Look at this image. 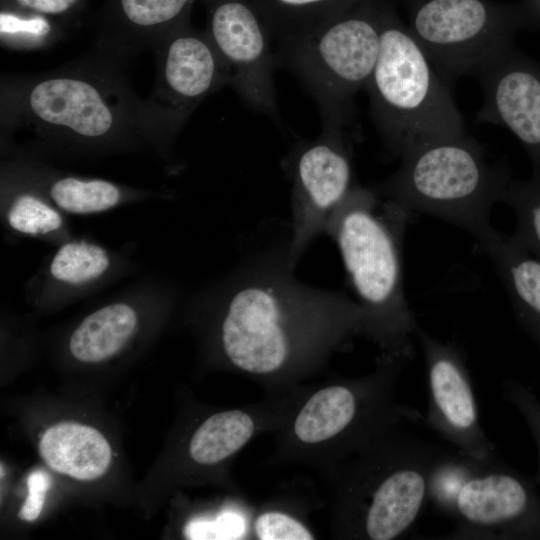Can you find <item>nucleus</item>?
Wrapping results in <instances>:
<instances>
[{"mask_svg": "<svg viewBox=\"0 0 540 540\" xmlns=\"http://www.w3.org/2000/svg\"><path fill=\"white\" fill-rule=\"evenodd\" d=\"M348 8L312 29L276 42L278 65L290 69L317 101L323 126L345 129L354 97L365 89L377 63L382 14L365 5Z\"/></svg>", "mask_w": 540, "mask_h": 540, "instance_id": "423d86ee", "label": "nucleus"}, {"mask_svg": "<svg viewBox=\"0 0 540 540\" xmlns=\"http://www.w3.org/2000/svg\"><path fill=\"white\" fill-rule=\"evenodd\" d=\"M192 0H120L130 34L122 50V57L143 48H156L170 32L168 25L177 20Z\"/></svg>", "mask_w": 540, "mask_h": 540, "instance_id": "4be33fe9", "label": "nucleus"}, {"mask_svg": "<svg viewBox=\"0 0 540 540\" xmlns=\"http://www.w3.org/2000/svg\"><path fill=\"white\" fill-rule=\"evenodd\" d=\"M255 531L261 540H311L312 534L300 522L280 512H266L258 517Z\"/></svg>", "mask_w": 540, "mask_h": 540, "instance_id": "cd10ccee", "label": "nucleus"}, {"mask_svg": "<svg viewBox=\"0 0 540 540\" xmlns=\"http://www.w3.org/2000/svg\"><path fill=\"white\" fill-rule=\"evenodd\" d=\"M365 89L383 144L394 156L467 133L448 85L422 47L383 13L379 55Z\"/></svg>", "mask_w": 540, "mask_h": 540, "instance_id": "39448f33", "label": "nucleus"}, {"mask_svg": "<svg viewBox=\"0 0 540 540\" xmlns=\"http://www.w3.org/2000/svg\"><path fill=\"white\" fill-rule=\"evenodd\" d=\"M287 243L247 260L214 293L222 309L223 352L246 372L269 374L286 363L293 345L290 325L296 321L361 310L343 293L312 287L294 277Z\"/></svg>", "mask_w": 540, "mask_h": 540, "instance_id": "f03ea898", "label": "nucleus"}, {"mask_svg": "<svg viewBox=\"0 0 540 540\" xmlns=\"http://www.w3.org/2000/svg\"><path fill=\"white\" fill-rule=\"evenodd\" d=\"M483 105L478 119L501 125L526 149L540 180V65L508 43L486 57L473 72Z\"/></svg>", "mask_w": 540, "mask_h": 540, "instance_id": "ddd939ff", "label": "nucleus"}, {"mask_svg": "<svg viewBox=\"0 0 540 540\" xmlns=\"http://www.w3.org/2000/svg\"><path fill=\"white\" fill-rule=\"evenodd\" d=\"M271 39L277 41L312 29L355 0H250Z\"/></svg>", "mask_w": 540, "mask_h": 540, "instance_id": "6ab92c4d", "label": "nucleus"}, {"mask_svg": "<svg viewBox=\"0 0 540 540\" xmlns=\"http://www.w3.org/2000/svg\"><path fill=\"white\" fill-rule=\"evenodd\" d=\"M503 396L522 415L537 449V472L535 481L540 485V401L526 386L514 379L503 383Z\"/></svg>", "mask_w": 540, "mask_h": 540, "instance_id": "bb28decb", "label": "nucleus"}, {"mask_svg": "<svg viewBox=\"0 0 540 540\" xmlns=\"http://www.w3.org/2000/svg\"><path fill=\"white\" fill-rule=\"evenodd\" d=\"M478 245L496 267L520 323L540 347V259L495 229Z\"/></svg>", "mask_w": 540, "mask_h": 540, "instance_id": "2eb2a0df", "label": "nucleus"}, {"mask_svg": "<svg viewBox=\"0 0 540 540\" xmlns=\"http://www.w3.org/2000/svg\"><path fill=\"white\" fill-rule=\"evenodd\" d=\"M229 75V85L253 110L280 124L271 37L250 0H216L207 33Z\"/></svg>", "mask_w": 540, "mask_h": 540, "instance_id": "9b49d317", "label": "nucleus"}, {"mask_svg": "<svg viewBox=\"0 0 540 540\" xmlns=\"http://www.w3.org/2000/svg\"><path fill=\"white\" fill-rule=\"evenodd\" d=\"M440 450L415 434L401 441L372 485L362 516L365 536L391 540L414 527L429 502V477Z\"/></svg>", "mask_w": 540, "mask_h": 540, "instance_id": "4468645a", "label": "nucleus"}, {"mask_svg": "<svg viewBox=\"0 0 540 540\" xmlns=\"http://www.w3.org/2000/svg\"><path fill=\"white\" fill-rule=\"evenodd\" d=\"M21 6L45 14H61L68 11L77 0H15Z\"/></svg>", "mask_w": 540, "mask_h": 540, "instance_id": "2f4dec72", "label": "nucleus"}, {"mask_svg": "<svg viewBox=\"0 0 540 540\" xmlns=\"http://www.w3.org/2000/svg\"><path fill=\"white\" fill-rule=\"evenodd\" d=\"M51 481V476L43 470H35L29 474L27 478L28 493L18 513L20 519L31 522L39 517Z\"/></svg>", "mask_w": 540, "mask_h": 540, "instance_id": "c756f323", "label": "nucleus"}, {"mask_svg": "<svg viewBox=\"0 0 540 540\" xmlns=\"http://www.w3.org/2000/svg\"><path fill=\"white\" fill-rule=\"evenodd\" d=\"M411 214L355 184L332 214L326 234L336 243L362 310V326L391 356L414 355L418 327L404 292L402 245Z\"/></svg>", "mask_w": 540, "mask_h": 540, "instance_id": "7ed1b4c3", "label": "nucleus"}, {"mask_svg": "<svg viewBox=\"0 0 540 540\" xmlns=\"http://www.w3.org/2000/svg\"><path fill=\"white\" fill-rule=\"evenodd\" d=\"M399 168L373 189L409 214L450 222L480 242L494 229L490 212L511 182L509 169L490 162L468 133L418 144Z\"/></svg>", "mask_w": 540, "mask_h": 540, "instance_id": "20e7f679", "label": "nucleus"}, {"mask_svg": "<svg viewBox=\"0 0 540 540\" xmlns=\"http://www.w3.org/2000/svg\"><path fill=\"white\" fill-rule=\"evenodd\" d=\"M448 539H540L534 482L495 454L481 461L459 492Z\"/></svg>", "mask_w": 540, "mask_h": 540, "instance_id": "1a4fd4ad", "label": "nucleus"}, {"mask_svg": "<svg viewBox=\"0 0 540 540\" xmlns=\"http://www.w3.org/2000/svg\"><path fill=\"white\" fill-rule=\"evenodd\" d=\"M111 256L102 246L85 240L69 241L54 253L48 267L51 280L65 287H83L102 278Z\"/></svg>", "mask_w": 540, "mask_h": 540, "instance_id": "5701e85b", "label": "nucleus"}, {"mask_svg": "<svg viewBox=\"0 0 540 540\" xmlns=\"http://www.w3.org/2000/svg\"><path fill=\"white\" fill-rule=\"evenodd\" d=\"M460 450H440L429 477V501L436 510L451 519L455 502L464 484L479 463Z\"/></svg>", "mask_w": 540, "mask_h": 540, "instance_id": "393cba45", "label": "nucleus"}, {"mask_svg": "<svg viewBox=\"0 0 540 540\" xmlns=\"http://www.w3.org/2000/svg\"><path fill=\"white\" fill-rule=\"evenodd\" d=\"M49 23L42 17L22 19L12 14L1 13V34L25 33L33 37H44L50 32Z\"/></svg>", "mask_w": 540, "mask_h": 540, "instance_id": "7c9ffc66", "label": "nucleus"}, {"mask_svg": "<svg viewBox=\"0 0 540 540\" xmlns=\"http://www.w3.org/2000/svg\"><path fill=\"white\" fill-rule=\"evenodd\" d=\"M122 60L99 50L51 72L2 85V121L42 143L72 150H100L147 139L139 100Z\"/></svg>", "mask_w": 540, "mask_h": 540, "instance_id": "f257e3e1", "label": "nucleus"}, {"mask_svg": "<svg viewBox=\"0 0 540 540\" xmlns=\"http://www.w3.org/2000/svg\"><path fill=\"white\" fill-rule=\"evenodd\" d=\"M43 191L60 211L77 215L110 210L128 196L127 190L111 181L73 175L49 178Z\"/></svg>", "mask_w": 540, "mask_h": 540, "instance_id": "aec40b11", "label": "nucleus"}, {"mask_svg": "<svg viewBox=\"0 0 540 540\" xmlns=\"http://www.w3.org/2000/svg\"><path fill=\"white\" fill-rule=\"evenodd\" d=\"M286 169L292 184L287 256L294 269L312 242L326 234L332 214L355 185L347 131L323 126L316 140L301 143L291 152Z\"/></svg>", "mask_w": 540, "mask_h": 540, "instance_id": "6e6552de", "label": "nucleus"}, {"mask_svg": "<svg viewBox=\"0 0 540 540\" xmlns=\"http://www.w3.org/2000/svg\"><path fill=\"white\" fill-rule=\"evenodd\" d=\"M39 452L54 471L78 480H93L109 468L112 452L95 428L77 422L49 427L41 437Z\"/></svg>", "mask_w": 540, "mask_h": 540, "instance_id": "dca6fc26", "label": "nucleus"}, {"mask_svg": "<svg viewBox=\"0 0 540 540\" xmlns=\"http://www.w3.org/2000/svg\"><path fill=\"white\" fill-rule=\"evenodd\" d=\"M7 224L14 231L31 237H51L64 227L60 210L36 188L19 187L5 209Z\"/></svg>", "mask_w": 540, "mask_h": 540, "instance_id": "b1692460", "label": "nucleus"}, {"mask_svg": "<svg viewBox=\"0 0 540 540\" xmlns=\"http://www.w3.org/2000/svg\"><path fill=\"white\" fill-rule=\"evenodd\" d=\"M411 33L447 85L473 74L486 57L511 42L506 27L480 0H429L416 11Z\"/></svg>", "mask_w": 540, "mask_h": 540, "instance_id": "9d476101", "label": "nucleus"}, {"mask_svg": "<svg viewBox=\"0 0 540 540\" xmlns=\"http://www.w3.org/2000/svg\"><path fill=\"white\" fill-rule=\"evenodd\" d=\"M415 336L424 354L428 379L429 404L423 422L467 456L477 461L491 458L496 448L481 426L462 351L419 326Z\"/></svg>", "mask_w": 540, "mask_h": 540, "instance_id": "f8f14e48", "label": "nucleus"}, {"mask_svg": "<svg viewBox=\"0 0 540 540\" xmlns=\"http://www.w3.org/2000/svg\"><path fill=\"white\" fill-rule=\"evenodd\" d=\"M244 531L243 520L235 513L224 512L215 520L194 519L185 528L189 539H236Z\"/></svg>", "mask_w": 540, "mask_h": 540, "instance_id": "c85d7f7f", "label": "nucleus"}, {"mask_svg": "<svg viewBox=\"0 0 540 540\" xmlns=\"http://www.w3.org/2000/svg\"><path fill=\"white\" fill-rule=\"evenodd\" d=\"M156 49V81L141 120L147 140L163 146L207 96L229 85V75L207 34L178 26Z\"/></svg>", "mask_w": 540, "mask_h": 540, "instance_id": "0eeeda50", "label": "nucleus"}, {"mask_svg": "<svg viewBox=\"0 0 540 540\" xmlns=\"http://www.w3.org/2000/svg\"><path fill=\"white\" fill-rule=\"evenodd\" d=\"M359 408V398L351 388L334 385L321 389L300 410L294 432L305 443L328 440L354 423Z\"/></svg>", "mask_w": 540, "mask_h": 540, "instance_id": "a211bd4d", "label": "nucleus"}, {"mask_svg": "<svg viewBox=\"0 0 540 540\" xmlns=\"http://www.w3.org/2000/svg\"><path fill=\"white\" fill-rule=\"evenodd\" d=\"M135 308L126 302L107 304L86 316L69 339L73 357L84 363H98L120 352L138 325Z\"/></svg>", "mask_w": 540, "mask_h": 540, "instance_id": "f3484780", "label": "nucleus"}, {"mask_svg": "<svg viewBox=\"0 0 540 540\" xmlns=\"http://www.w3.org/2000/svg\"><path fill=\"white\" fill-rule=\"evenodd\" d=\"M254 431L251 417L239 410L220 412L194 432L189 453L200 464H215L244 446Z\"/></svg>", "mask_w": 540, "mask_h": 540, "instance_id": "412c9836", "label": "nucleus"}, {"mask_svg": "<svg viewBox=\"0 0 540 540\" xmlns=\"http://www.w3.org/2000/svg\"><path fill=\"white\" fill-rule=\"evenodd\" d=\"M516 215L514 239L540 259V180H511L501 198Z\"/></svg>", "mask_w": 540, "mask_h": 540, "instance_id": "a878e982", "label": "nucleus"}]
</instances>
